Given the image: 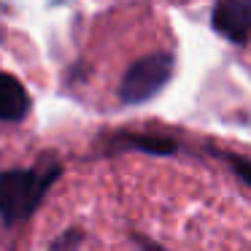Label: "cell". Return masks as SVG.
<instances>
[{
	"label": "cell",
	"instance_id": "5b68a950",
	"mask_svg": "<svg viewBox=\"0 0 251 251\" xmlns=\"http://www.w3.org/2000/svg\"><path fill=\"white\" fill-rule=\"evenodd\" d=\"M132 146L143 149L151 154H170L176 149L173 141H162V138H132Z\"/></svg>",
	"mask_w": 251,
	"mask_h": 251
},
{
	"label": "cell",
	"instance_id": "7a4b0ae2",
	"mask_svg": "<svg viewBox=\"0 0 251 251\" xmlns=\"http://www.w3.org/2000/svg\"><path fill=\"white\" fill-rule=\"evenodd\" d=\"M173 73V57L170 54H149L132 62L130 71L122 78V100L125 103H143L154 98L168 84Z\"/></svg>",
	"mask_w": 251,
	"mask_h": 251
},
{
	"label": "cell",
	"instance_id": "8992f818",
	"mask_svg": "<svg viewBox=\"0 0 251 251\" xmlns=\"http://www.w3.org/2000/svg\"><path fill=\"white\" fill-rule=\"evenodd\" d=\"M232 165H235V170H238V173L251 184V165L246 162V159H240V157H232Z\"/></svg>",
	"mask_w": 251,
	"mask_h": 251
},
{
	"label": "cell",
	"instance_id": "277c9868",
	"mask_svg": "<svg viewBox=\"0 0 251 251\" xmlns=\"http://www.w3.org/2000/svg\"><path fill=\"white\" fill-rule=\"evenodd\" d=\"M30 98L25 92V87L8 73H0V119L17 122L27 114Z\"/></svg>",
	"mask_w": 251,
	"mask_h": 251
},
{
	"label": "cell",
	"instance_id": "6da1fadb",
	"mask_svg": "<svg viewBox=\"0 0 251 251\" xmlns=\"http://www.w3.org/2000/svg\"><path fill=\"white\" fill-rule=\"evenodd\" d=\"M54 176L57 170H51V173H33V170L0 173V216L8 224L27 219L41 202L44 192L49 189Z\"/></svg>",
	"mask_w": 251,
	"mask_h": 251
},
{
	"label": "cell",
	"instance_id": "3957f363",
	"mask_svg": "<svg viewBox=\"0 0 251 251\" xmlns=\"http://www.w3.org/2000/svg\"><path fill=\"white\" fill-rule=\"evenodd\" d=\"M213 27L229 41L251 38V0H219L213 8Z\"/></svg>",
	"mask_w": 251,
	"mask_h": 251
}]
</instances>
